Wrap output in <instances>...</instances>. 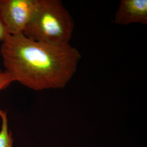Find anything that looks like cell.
I'll return each instance as SVG.
<instances>
[{
    "instance_id": "1",
    "label": "cell",
    "mask_w": 147,
    "mask_h": 147,
    "mask_svg": "<svg viewBox=\"0 0 147 147\" xmlns=\"http://www.w3.org/2000/svg\"><path fill=\"white\" fill-rule=\"evenodd\" d=\"M0 53L13 82L37 91L64 88L81 58L79 50L69 44L38 42L24 34L9 35Z\"/></svg>"
},
{
    "instance_id": "2",
    "label": "cell",
    "mask_w": 147,
    "mask_h": 147,
    "mask_svg": "<svg viewBox=\"0 0 147 147\" xmlns=\"http://www.w3.org/2000/svg\"><path fill=\"white\" fill-rule=\"evenodd\" d=\"M74 24L71 16L59 0H39L37 11L24 34L35 41L69 44Z\"/></svg>"
},
{
    "instance_id": "3",
    "label": "cell",
    "mask_w": 147,
    "mask_h": 147,
    "mask_svg": "<svg viewBox=\"0 0 147 147\" xmlns=\"http://www.w3.org/2000/svg\"><path fill=\"white\" fill-rule=\"evenodd\" d=\"M39 4V0H0V18L9 35L24 34Z\"/></svg>"
},
{
    "instance_id": "4",
    "label": "cell",
    "mask_w": 147,
    "mask_h": 147,
    "mask_svg": "<svg viewBox=\"0 0 147 147\" xmlns=\"http://www.w3.org/2000/svg\"><path fill=\"white\" fill-rule=\"evenodd\" d=\"M114 22L122 25L134 23L147 25V0L121 1L115 16Z\"/></svg>"
},
{
    "instance_id": "5",
    "label": "cell",
    "mask_w": 147,
    "mask_h": 147,
    "mask_svg": "<svg viewBox=\"0 0 147 147\" xmlns=\"http://www.w3.org/2000/svg\"><path fill=\"white\" fill-rule=\"evenodd\" d=\"M1 127L0 130V147H13L14 138L9 129L7 112L0 109Z\"/></svg>"
},
{
    "instance_id": "6",
    "label": "cell",
    "mask_w": 147,
    "mask_h": 147,
    "mask_svg": "<svg viewBox=\"0 0 147 147\" xmlns=\"http://www.w3.org/2000/svg\"><path fill=\"white\" fill-rule=\"evenodd\" d=\"M13 82L11 75L7 71L0 72V92L6 88Z\"/></svg>"
},
{
    "instance_id": "7",
    "label": "cell",
    "mask_w": 147,
    "mask_h": 147,
    "mask_svg": "<svg viewBox=\"0 0 147 147\" xmlns=\"http://www.w3.org/2000/svg\"><path fill=\"white\" fill-rule=\"evenodd\" d=\"M9 35V34L7 31L5 25L0 18V42H3L8 37ZM2 71V70L0 69V72H1Z\"/></svg>"
}]
</instances>
